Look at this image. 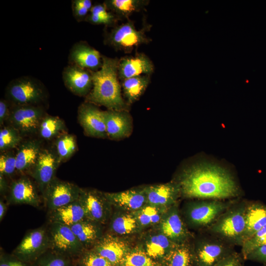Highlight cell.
I'll use <instances>...</instances> for the list:
<instances>
[{
  "mask_svg": "<svg viewBox=\"0 0 266 266\" xmlns=\"http://www.w3.org/2000/svg\"><path fill=\"white\" fill-rule=\"evenodd\" d=\"M181 197L225 200L238 197L239 188L231 173L217 165L199 163L184 168L177 179Z\"/></svg>",
  "mask_w": 266,
  "mask_h": 266,
  "instance_id": "obj_1",
  "label": "cell"
},
{
  "mask_svg": "<svg viewBox=\"0 0 266 266\" xmlns=\"http://www.w3.org/2000/svg\"><path fill=\"white\" fill-rule=\"evenodd\" d=\"M119 59L102 55V65L93 71V87L86 101L105 107L108 110L129 111L122 97L118 74Z\"/></svg>",
  "mask_w": 266,
  "mask_h": 266,
  "instance_id": "obj_2",
  "label": "cell"
},
{
  "mask_svg": "<svg viewBox=\"0 0 266 266\" xmlns=\"http://www.w3.org/2000/svg\"><path fill=\"white\" fill-rule=\"evenodd\" d=\"M248 201H235L206 230L212 234L233 246L244 242L245 212Z\"/></svg>",
  "mask_w": 266,
  "mask_h": 266,
  "instance_id": "obj_3",
  "label": "cell"
},
{
  "mask_svg": "<svg viewBox=\"0 0 266 266\" xmlns=\"http://www.w3.org/2000/svg\"><path fill=\"white\" fill-rule=\"evenodd\" d=\"M198 199L187 202L182 210V217L188 228L203 231L235 201Z\"/></svg>",
  "mask_w": 266,
  "mask_h": 266,
  "instance_id": "obj_4",
  "label": "cell"
},
{
  "mask_svg": "<svg viewBox=\"0 0 266 266\" xmlns=\"http://www.w3.org/2000/svg\"><path fill=\"white\" fill-rule=\"evenodd\" d=\"M201 232L191 243L192 266H214L235 251L234 246L205 231Z\"/></svg>",
  "mask_w": 266,
  "mask_h": 266,
  "instance_id": "obj_5",
  "label": "cell"
},
{
  "mask_svg": "<svg viewBox=\"0 0 266 266\" xmlns=\"http://www.w3.org/2000/svg\"><path fill=\"white\" fill-rule=\"evenodd\" d=\"M149 26L144 25L137 29L134 22L129 19L119 25H116L106 34L104 42L116 51L130 53L143 44L149 43L151 39L146 34Z\"/></svg>",
  "mask_w": 266,
  "mask_h": 266,
  "instance_id": "obj_6",
  "label": "cell"
},
{
  "mask_svg": "<svg viewBox=\"0 0 266 266\" xmlns=\"http://www.w3.org/2000/svg\"><path fill=\"white\" fill-rule=\"evenodd\" d=\"M5 95L12 105H40L46 97L42 83L31 76H22L11 81Z\"/></svg>",
  "mask_w": 266,
  "mask_h": 266,
  "instance_id": "obj_7",
  "label": "cell"
},
{
  "mask_svg": "<svg viewBox=\"0 0 266 266\" xmlns=\"http://www.w3.org/2000/svg\"><path fill=\"white\" fill-rule=\"evenodd\" d=\"M46 226L49 249L72 259L85 250L70 227L56 223Z\"/></svg>",
  "mask_w": 266,
  "mask_h": 266,
  "instance_id": "obj_8",
  "label": "cell"
},
{
  "mask_svg": "<svg viewBox=\"0 0 266 266\" xmlns=\"http://www.w3.org/2000/svg\"><path fill=\"white\" fill-rule=\"evenodd\" d=\"M46 226L29 230L11 253L20 260L32 264L49 249Z\"/></svg>",
  "mask_w": 266,
  "mask_h": 266,
  "instance_id": "obj_9",
  "label": "cell"
},
{
  "mask_svg": "<svg viewBox=\"0 0 266 266\" xmlns=\"http://www.w3.org/2000/svg\"><path fill=\"white\" fill-rule=\"evenodd\" d=\"M78 200L87 219L102 226L108 224L113 213V206L104 192L81 188Z\"/></svg>",
  "mask_w": 266,
  "mask_h": 266,
  "instance_id": "obj_10",
  "label": "cell"
},
{
  "mask_svg": "<svg viewBox=\"0 0 266 266\" xmlns=\"http://www.w3.org/2000/svg\"><path fill=\"white\" fill-rule=\"evenodd\" d=\"M45 115L44 110L40 105H12L8 121L22 136L31 135L38 132Z\"/></svg>",
  "mask_w": 266,
  "mask_h": 266,
  "instance_id": "obj_11",
  "label": "cell"
},
{
  "mask_svg": "<svg viewBox=\"0 0 266 266\" xmlns=\"http://www.w3.org/2000/svg\"><path fill=\"white\" fill-rule=\"evenodd\" d=\"M81 188L55 177L42 195L47 211L66 205L78 200Z\"/></svg>",
  "mask_w": 266,
  "mask_h": 266,
  "instance_id": "obj_12",
  "label": "cell"
},
{
  "mask_svg": "<svg viewBox=\"0 0 266 266\" xmlns=\"http://www.w3.org/2000/svg\"><path fill=\"white\" fill-rule=\"evenodd\" d=\"M176 244L189 242L195 235L190 232L178 206V202L170 207L159 224L155 227Z\"/></svg>",
  "mask_w": 266,
  "mask_h": 266,
  "instance_id": "obj_13",
  "label": "cell"
},
{
  "mask_svg": "<svg viewBox=\"0 0 266 266\" xmlns=\"http://www.w3.org/2000/svg\"><path fill=\"white\" fill-rule=\"evenodd\" d=\"M61 163L54 149L42 148L30 170V175L34 179L41 196L56 177V171Z\"/></svg>",
  "mask_w": 266,
  "mask_h": 266,
  "instance_id": "obj_14",
  "label": "cell"
},
{
  "mask_svg": "<svg viewBox=\"0 0 266 266\" xmlns=\"http://www.w3.org/2000/svg\"><path fill=\"white\" fill-rule=\"evenodd\" d=\"M77 118L87 135L100 138H108L103 111L96 105L87 101L80 104Z\"/></svg>",
  "mask_w": 266,
  "mask_h": 266,
  "instance_id": "obj_15",
  "label": "cell"
},
{
  "mask_svg": "<svg viewBox=\"0 0 266 266\" xmlns=\"http://www.w3.org/2000/svg\"><path fill=\"white\" fill-rule=\"evenodd\" d=\"M133 247L131 242L124 237L107 233H104L92 249L106 259L113 266H118Z\"/></svg>",
  "mask_w": 266,
  "mask_h": 266,
  "instance_id": "obj_16",
  "label": "cell"
},
{
  "mask_svg": "<svg viewBox=\"0 0 266 266\" xmlns=\"http://www.w3.org/2000/svg\"><path fill=\"white\" fill-rule=\"evenodd\" d=\"M38 190L29 177L22 176L13 181L9 185L7 203L9 204H27L38 207L41 204Z\"/></svg>",
  "mask_w": 266,
  "mask_h": 266,
  "instance_id": "obj_17",
  "label": "cell"
},
{
  "mask_svg": "<svg viewBox=\"0 0 266 266\" xmlns=\"http://www.w3.org/2000/svg\"><path fill=\"white\" fill-rule=\"evenodd\" d=\"M147 204L168 209L181 197L180 187L176 181L144 187Z\"/></svg>",
  "mask_w": 266,
  "mask_h": 266,
  "instance_id": "obj_18",
  "label": "cell"
},
{
  "mask_svg": "<svg viewBox=\"0 0 266 266\" xmlns=\"http://www.w3.org/2000/svg\"><path fill=\"white\" fill-rule=\"evenodd\" d=\"M154 69L153 62L144 53H137L119 59L118 74L121 81L138 76H150Z\"/></svg>",
  "mask_w": 266,
  "mask_h": 266,
  "instance_id": "obj_19",
  "label": "cell"
},
{
  "mask_svg": "<svg viewBox=\"0 0 266 266\" xmlns=\"http://www.w3.org/2000/svg\"><path fill=\"white\" fill-rule=\"evenodd\" d=\"M92 72L91 70L69 65L63 70V80L65 85L73 94L86 97L93 87Z\"/></svg>",
  "mask_w": 266,
  "mask_h": 266,
  "instance_id": "obj_20",
  "label": "cell"
},
{
  "mask_svg": "<svg viewBox=\"0 0 266 266\" xmlns=\"http://www.w3.org/2000/svg\"><path fill=\"white\" fill-rule=\"evenodd\" d=\"M104 193L112 206L117 210L133 213L147 204L144 187Z\"/></svg>",
  "mask_w": 266,
  "mask_h": 266,
  "instance_id": "obj_21",
  "label": "cell"
},
{
  "mask_svg": "<svg viewBox=\"0 0 266 266\" xmlns=\"http://www.w3.org/2000/svg\"><path fill=\"white\" fill-rule=\"evenodd\" d=\"M139 244L146 253L159 264L177 245L155 228L142 235Z\"/></svg>",
  "mask_w": 266,
  "mask_h": 266,
  "instance_id": "obj_22",
  "label": "cell"
},
{
  "mask_svg": "<svg viewBox=\"0 0 266 266\" xmlns=\"http://www.w3.org/2000/svg\"><path fill=\"white\" fill-rule=\"evenodd\" d=\"M108 138L120 140L129 137L133 131V119L127 110L103 111Z\"/></svg>",
  "mask_w": 266,
  "mask_h": 266,
  "instance_id": "obj_23",
  "label": "cell"
},
{
  "mask_svg": "<svg viewBox=\"0 0 266 266\" xmlns=\"http://www.w3.org/2000/svg\"><path fill=\"white\" fill-rule=\"evenodd\" d=\"M70 65L96 71L102 66V55L84 41L73 45L68 56Z\"/></svg>",
  "mask_w": 266,
  "mask_h": 266,
  "instance_id": "obj_24",
  "label": "cell"
},
{
  "mask_svg": "<svg viewBox=\"0 0 266 266\" xmlns=\"http://www.w3.org/2000/svg\"><path fill=\"white\" fill-rule=\"evenodd\" d=\"M108 233L121 236L137 234L143 231L132 213L116 209L108 223Z\"/></svg>",
  "mask_w": 266,
  "mask_h": 266,
  "instance_id": "obj_25",
  "label": "cell"
},
{
  "mask_svg": "<svg viewBox=\"0 0 266 266\" xmlns=\"http://www.w3.org/2000/svg\"><path fill=\"white\" fill-rule=\"evenodd\" d=\"M47 223H56L69 227L87 219L83 207L77 200L66 205L47 211Z\"/></svg>",
  "mask_w": 266,
  "mask_h": 266,
  "instance_id": "obj_26",
  "label": "cell"
},
{
  "mask_svg": "<svg viewBox=\"0 0 266 266\" xmlns=\"http://www.w3.org/2000/svg\"><path fill=\"white\" fill-rule=\"evenodd\" d=\"M103 226L86 219L70 227L85 249L89 250L92 249L104 235Z\"/></svg>",
  "mask_w": 266,
  "mask_h": 266,
  "instance_id": "obj_27",
  "label": "cell"
},
{
  "mask_svg": "<svg viewBox=\"0 0 266 266\" xmlns=\"http://www.w3.org/2000/svg\"><path fill=\"white\" fill-rule=\"evenodd\" d=\"M245 220L244 242L266 225V204L260 201H248Z\"/></svg>",
  "mask_w": 266,
  "mask_h": 266,
  "instance_id": "obj_28",
  "label": "cell"
},
{
  "mask_svg": "<svg viewBox=\"0 0 266 266\" xmlns=\"http://www.w3.org/2000/svg\"><path fill=\"white\" fill-rule=\"evenodd\" d=\"M42 149L41 142L39 140L29 139L22 142L16 153V170L30 171Z\"/></svg>",
  "mask_w": 266,
  "mask_h": 266,
  "instance_id": "obj_29",
  "label": "cell"
},
{
  "mask_svg": "<svg viewBox=\"0 0 266 266\" xmlns=\"http://www.w3.org/2000/svg\"><path fill=\"white\" fill-rule=\"evenodd\" d=\"M149 2L147 0H106L103 3L120 20H128L133 13L144 10Z\"/></svg>",
  "mask_w": 266,
  "mask_h": 266,
  "instance_id": "obj_30",
  "label": "cell"
},
{
  "mask_svg": "<svg viewBox=\"0 0 266 266\" xmlns=\"http://www.w3.org/2000/svg\"><path fill=\"white\" fill-rule=\"evenodd\" d=\"M150 82V75L135 76L122 81L123 94L129 106L139 99Z\"/></svg>",
  "mask_w": 266,
  "mask_h": 266,
  "instance_id": "obj_31",
  "label": "cell"
},
{
  "mask_svg": "<svg viewBox=\"0 0 266 266\" xmlns=\"http://www.w3.org/2000/svg\"><path fill=\"white\" fill-rule=\"evenodd\" d=\"M160 265V266H192L191 242L177 244Z\"/></svg>",
  "mask_w": 266,
  "mask_h": 266,
  "instance_id": "obj_32",
  "label": "cell"
},
{
  "mask_svg": "<svg viewBox=\"0 0 266 266\" xmlns=\"http://www.w3.org/2000/svg\"><path fill=\"white\" fill-rule=\"evenodd\" d=\"M168 209L147 204L132 214L143 230L147 228L157 226Z\"/></svg>",
  "mask_w": 266,
  "mask_h": 266,
  "instance_id": "obj_33",
  "label": "cell"
},
{
  "mask_svg": "<svg viewBox=\"0 0 266 266\" xmlns=\"http://www.w3.org/2000/svg\"><path fill=\"white\" fill-rule=\"evenodd\" d=\"M66 130V124L62 119L45 114L40 123L37 133L41 138L50 140L65 133Z\"/></svg>",
  "mask_w": 266,
  "mask_h": 266,
  "instance_id": "obj_34",
  "label": "cell"
},
{
  "mask_svg": "<svg viewBox=\"0 0 266 266\" xmlns=\"http://www.w3.org/2000/svg\"><path fill=\"white\" fill-rule=\"evenodd\" d=\"M120 19L109 11L104 3L93 5L85 21L94 25H103L106 26L116 25Z\"/></svg>",
  "mask_w": 266,
  "mask_h": 266,
  "instance_id": "obj_35",
  "label": "cell"
},
{
  "mask_svg": "<svg viewBox=\"0 0 266 266\" xmlns=\"http://www.w3.org/2000/svg\"><path fill=\"white\" fill-rule=\"evenodd\" d=\"M118 266H160V265L153 260L139 244L130 249Z\"/></svg>",
  "mask_w": 266,
  "mask_h": 266,
  "instance_id": "obj_36",
  "label": "cell"
},
{
  "mask_svg": "<svg viewBox=\"0 0 266 266\" xmlns=\"http://www.w3.org/2000/svg\"><path fill=\"white\" fill-rule=\"evenodd\" d=\"M55 148L61 162H65L70 158L76 151L75 137L72 134L66 133L60 135L55 142Z\"/></svg>",
  "mask_w": 266,
  "mask_h": 266,
  "instance_id": "obj_37",
  "label": "cell"
},
{
  "mask_svg": "<svg viewBox=\"0 0 266 266\" xmlns=\"http://www.w3.org/2000/svg\"><path fill=\"white\" fill-rule=\"evenodd\" d=\"M32 266H73V259L49 249L31 264Z\"/></svg>",
  "mask_w": 266,
  "mask_h": 266,
  "instance_id": "obj_38",
  "label": "cell"
},
{
  "mask_svg": "<svg viewBox=\"0 0 266 266\" xmlns=\"http://www.w3.org/2000/svg\"><path fill=\"white\" fill-rule=\"evenodd\" d=\"M23 136L13 127L9 125L0 130V150L1 152L9 151L21 143Z\"/></svg>",
  "mask_w": 266,
  "mask_h": 266,
  "instance_id": "obj_39",
  "label": "cell"
},
{
  "mask_svg": "<svg viewBox=\"0 0 266 266\" xmlns=\"http://www.w3.org/2000/svg\"><path fill=\"white\" fill-rule=\"evenodd\" d=\"M73 266H113L93 249L85 250L73 259Z\"/></svg>",
  "mask_w": 266,
  "mask_h": 266,
  "instance_id": "obj_40",
  "label": "cell"
},
{
  "mask_svg": "<svg viewBox=\"0 0 266 266\" xmlns=\"http://www.w3.org/2000/svg\"><path fill=\"white\" fill-rule=\"evenodd\" d=\"M264 244H266V225L244 242L241 246V253L245 259L252 251Z\"/></svg>",
  "mask_w": 266,
  "mask_h": 266,
  "instance_id": "obj_41",
  "label": "cell"
},
{
  "mask_svg": "<svg viewBox=\"0 0 266 266\" xmlns=\"http://www.w3.org/2000/svg\"><path fill=\"white\" fill-rule=\"evenodd\" d=\"M16 170V153L9 150L1 153L0 155V174L10 176Z\"/></svg>",
  "mask_w": 266,
  "mask_h": 266,
  "instance_id": "obj_42",
  "label": "cell"
},
{
  "mask_svg": "<svg viewBox=\"0 0 266 266\" xmlns=\"http://www.w3.org/2000/svg\"><path fill=\"white\" fill-rule=\"evenodd\" d=\"M93 6L91 0L72 1V10L74 17L78 22L85 21Z\"/></svg>",
  "mask_w": 266,
  "mask_h": 266,
  "instance_id": "obj_43",
  "label": "cell"
},
{
  "mask_svg": "<svg viewBox=\"0 0 266 266\" xmlns=\"http://www.w3.org/2000/svg\"><path fill=\"white\" fill-rule=\"evenodd\" d=\"M245 261L242 253L235 251L222 259L214 266H244Z\"/></svg>",
  "mask_w": 266,
  "mask_h": 266,
  "instance_id": "obj_44",
  "label": "cell"
},
{
  "mask_svg": "<svg viewBox=\"0 0 266 266\" xmlns=\"http://www.w3.org/2000/svg\"><path fill=\"white\" fill-rule=\"evenodd\" d=\"M0 266H32L31 264L25 263L13 255L0 250Z\"/></svg>",
  "mask_w": 266,
  "mask_h": 266,
  "instance_id": "obj_45",
  "label": "cell"
},
{
  "mask_svg": "<svg viewBox=\"0 0 266 266\" xmlns=\"http://www.w3.org/2000/svg\"><path fill=\"white\" fill-rule=\"evenodd\" d=\"M245 259L266 264V244L252 251L245 257Z\"/></svg>",
  "mask_w": 266,
  "mask_h": 266,
  "instance_id": "obj_46",
  "label": "cell"
},
{
  "mask_svg": "<svg viewBox=\"0 0 266 266\" xmlns=\"http://www.w3.org/2000/svg\"><path fill=\"white\" fill-rule=\"evenodd\" d=\"M10 102L6 99H1L0 100V125L2 126L4 123L8 121L11 110Z\"/></svg>",
  "mask_w": 266,
  "mask_h": 266,
  "instance_id": "obj_47",
  "label": "cell"
},
{
  "mask_svg": "<svg viewBox=\"0 0 266 266\" xmlns=\"http://www.w3.org/2000/svg\"><path fill=\"white\" fill-rule=\"evenodd\" d=\"M9 186L8 185L5 176L0 174V195L4 196L8 192Z\"/></svg>",
  "mask_w": 266,
  "mask_h": 266,
  "instance_id": "obj_48",
  "label": "cell"
},
{
  "mask_svg": "<svg viewBox=\"0 0 266 266\" xmlns=\"http://www.w3.org/2000/svg\"><path fill=\"white\" fill-rule=\"evenodd\" d=\"M8 203H6L1 199L0 201V221H1L4 217L8 208Z\"/></svg>",
  "mask_w": 266,
  "mask_h": 266,
  "instance_id": "obj_49",
  "label": "cell"
},
{
  "mask_svg": "<svg viewBox=\"0 0 266 266\" xmlns=\"http://www.w3.org/2000/svg\"><path fill=\"white\" fill-rule=\"evenodd\" d=\"M263 266H266V264H264Z\"/></svg>",
  "mask_w": 266,
  "mask_h": 266,
  "instance_id": "obj_50",
  "label": "cell"
}]
</instances>
